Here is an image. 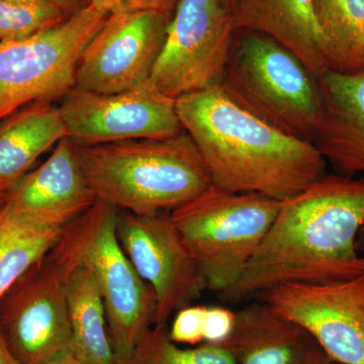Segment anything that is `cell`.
<instances>
[{
  "label": "cell",
  "instance_id": "6da1fadb",
  "mask_svg": "<svg viewBox=\"0 0 364 364\" xmlns=\"http://www.w3.org/2000/svg\"><path fill=\"white\" fill-rule=\"evenodd\" d=\"M364 227V178L326 174L282 200L279 214L228 304L258 298L284 284H329L364 275L358 237Z\"/></svg>",
  "mask_w": 364,
  "mask_h": 364
},
{
  "label": "cell",
  "instance_id": "7a4b0ae2",
  "mask_svg": "<svg viewBox=\"0 0 364 364\" xmlns=\"http://www.w3.org/2000/svg\"><path fill=\"white\" fill-rule=\"evenodd\" d=\"M176 111L213 184L224 191L282 202L327 174L315 144L242 109L221 85L176 98Z\"/></svg>",
  "mask_w": 364,
  "mask_h": 364
},
{
  "label": "cell",
  "instance_id": "3957f363",
  "mask_svg": "<svg viewBox=\"0 0 364 364\" xmlns=\"http://www.w3.org/2000/svg\"><path fill=\"white\" fill-rule=\"evenodd\" d=\"M81 171L98 200L139 215L173 210L212 186L191 136L76 146Z\"/></svg>",
  "mask_w": 364,
  "mask_h": 364
},
{
  "label": "cell",
  "instance_id": "277c9868",
  "mask_svg": "<svg viewBox=\"0 0 364 364\" xmlns=\"http://www.w3.org/2000/svg\"><path fill=\"white\" fill-rule=\"evenodd\" d=\"M92 221L91 205L0 298V330L21 364H50L72 354L69 279L82 263Z\"/></svg>",
  "mask_w": 364,
  "mask_h": 364
},
{
  "label": "cell",
  "instance_id": "5b68a950",
  "mask_svg": "<svg viewBox=\"0 0 364 364\" xmlns=\"http://www.w3.org/2000/svg\"><path fill=\"white\" fill-rule=\"evenodd\" d=\"M221 86L242 109L287 135L314 143L322 114L318 79L277 41L236 31Z\"/></svg>",
  "mask_w": 364,
  "mask_h": 364
},
{
  "label": "cell",
  "instance_id": "8992f818",
  "mask_svg": "<svg viewBox=\"0 0 364 364\" xmlns=\"http://www.w3.org/2000/svg\"><path fill=\"white\" fill-rule=\"evenodd\" d=\"M280 200L212 186L170 212L205 279L222 294L241 279L279 214Z\"/></svg>",
  "mask_w": 364,
  "mask_h": 364
},
{
  "label": "cell",
  "instance_id": "52a82bcc",
  "mask_svg": "<svg viewBox=\"0 0 364 364\" xmlns=\"http://www.w3.org/2000/svg\"><path fill=\"white\" fill-rule=\"evenodd\" d=\"M109 13L88 4L59 25L0 44V122L26 105L65 97L81 55Z\"/></svg>",
  "mask_w": 364,
  "mask_h": 364
},
{
  "label": "cell",
  "instance_id": "ba28073f",
  "mask_svg": "<svg viewBox=\"0 0 364 364\" xmlns=\"http://www.w3.org/2000/svg\"><path fill=\"white\" fill-rule=\"evenodd\" d=\"M236 31L224 0H179L151 80L176 100L221 85Z\"/></svg>",
  "mask_w": 364,
  "mask_h": 364
},
{
  "label": "cell",
  "instance_id": "9c48e42d",
  "mask_svg": "<svg viewBox=\"0 0 364 364\" xmlns=\"http://www.w3.org/2000/svg\"><path fill=\"white\" fill-rule=\"evenodd\" d=\"M58 109L68 138L76 146L158 140L183 131L176 98L164 95L151 79L114 95L74 87Z\"/></svg>",
  "mask_w": 364,
  "mask_h": 364
},
{
  "label": "cell",
  "instance_id": "30bf717a",
  "mask_svg": "<svg viewBox=\"0 0 364 364\" xmlns=\"http://www.w3.org/2000/svg\"><path fill=\"white\" fill-rule=\"evenodd\" d=\"M82 263L97 277L117 359L128 355L156 323V296L124 252L116 232L117 208L95 200Z\"/></svg>",
  "mask_w": 364,
  "mask_h": 364
},
{
  "label": "cell",
  "instance_id": "8fae6325",
  "mask_svg": "<svg viewBox=\"0 0 364 364\" xmlns=\"http://www.w3.org/2000/svg\"><path fill=\"white\" fill-rule=\"evenodd\" d=\"M116 232L127 257L156 296L155 325L167 324L207 289L202 270L169 215L117 210Z\"/></svg>",
  "mask_w": 364,
  "mask_h": 364
},
{
  "label": "cell",
  "instance_id": "7c38bea8",
  "mask_svg": "<svg viewBox=\"0 0 364 364\" xmlns=\"http://www.w3.org/2000/svg\"><path fill=\"white\" fill-rule=\"evenodd\" d=\"M172 14L153 11L109 14L81 55L75 87L114 95L149 80Z\"/></svg>",
  "mask_w": 364,
  "mask_h": 364
},
{
  "label": "cell",
  "instance_id": "4fadbf2b",
  "mask_svg": "<svg viewBox=\"0 0 364 364\" xmlns=\"http://www.w3.org/2000/svg\"><path fill=\"white\" fill-rule=\"evenodd\" d=\"M259 301L306 330L337 364H364V275L329 284H284Z\"/></svg>",
  "mask_w": 364,
  "mask_h": 364
},
{
  "label": "cell",
  "instance_id": "5bb4252c",
  "mask_svg": "<svg viewBox=\"0 0 364 364\" xmlns=\"http://www.w3.org/2000/svg\"><path fill=\"white\" fill-rule=\"evenodd\" d=\"M322 114L314 144L337 170L364 174V71H325L318 78Z\"/></svg>",
  "mask_w": 364,
  "mask_h": 364
},
{
  "label": "cell",
  "instance_id": "9a60e30c",
  "mask_svg": "<svg viewBox=\"0 0 364 364\" xmlns=\"http://www.w3.org/2000/svg\"><path fill=\"white\" fill-rule=\"evenodd\" d=\"M224 344L238 364H337L306 330L261 301L237 312L236 327Z\"/></svg>",
  "mask_w": 364,
  "mask_h": 364
},
{
  "label": "cell",
  "instance_id": "2e32d148",
  "mask_svg": "<svg viewBox=\"0 0 364 364\" xmlns=\"http://www.w3.org/2000/svg\"><path fill=\"white\" fill-rule=\"evenodd\" d=\"M95 200L81 171L75 145L64 138L39 168L28 172L7 191L6 205L21 214L81 215Z\"/></svg>",
  "mask_w": 364,
  "mask_h": 364
},
{
  "label": "cell",
  "instance_id": "e0dca14e",
  "mask_svg": "<svg viewBox=\"0 0 364 364\" xmlns=\"http://www.w3.org/2000/svg\"><path fill=\"white\" fill-rule=\"evenodd\" d=\"M233 16L237 31L260 33L277 41L316 78L329 70L313 0H237Z\"/></svg>",
  "mask_w": 364,
  "mask_h": 364
},
{
  "label": "cell",
  "instance_id": "ac0fdd59",
  "mask_svg": "<svg viewBox=\"0 0 364 364\" xmlns=\"http://www.w3.org/2000/svg\"><path fill=\"white\" fill-rule=\"evenodd\" d=\"M68 133L59 109L26 105L0 122V193H7L48 149Z\"/></svg>",
  "mask_w": 364,
  "mask_h": 364
},
{
  "label": "cell",
  "instance_id": "d6986e66",
  "mask_svg": "<svg viewBox=\"0 0 364 364\" xmlns=\"http://www.w3.org/2000/svg\"><path fill=\"white\" fill-rule=\"evenodd\" d=\"M79 215L21 214L4 203L0 210V298L54 247Z\"/></svg>",
  "mask_w": 364,
  "mask_h": 364
},
{
  "label": "cell",
  "instance_id": "ffe728a7",
  "mask_svg": "<svg viewBox=\"0 0 364 364\" xmlns=\"http://www.w3.org/2000/svg\"><path fill=\"white\" fill-rule=\"evenodd\" d=\"M67 301L72 355L87 364H117L102 291L83 263L72 272Z\"/></svg>",
  "mask_w": 364,
  "mask_h": 364
},
{
  "label": "cell",
  "instance_id": "44dd1931",
  "mask_svg": "<svg viewBox=\"0 0 364 364\" xmlns=\"http://www.w3.org/2000/svg\"><path fill=\"white\" fill-rule=\"evenodd\" d=\"M331 70L364 71V0H313Z\"/></svg>",
  "mask_w": 364,
  "mask_h": 364
},
{
  "label": "cell",
  "instance_id": "7402d4cb",
  "mask_svg": "<svg viewBox=\"0 0 364 364\" xmlns=\"http://www.w3.org/2000/svg\"><path fill=\"white\" fill-rule=\"evenodd\" d=\"M117 364H238L225 344L203 343L181 348L169 337L167 324L154 325L136 342L133 350Z\"/></svg>",
  "mask_w": 364,
  "mask_h": 364
},
{
  "label": "cell",
  "instance_id": "603a6c76",
  "mask_svg": "<svg viewBox=\"0 0 364 364\" xmlns=\"http://www.w3.org/2000/svg\"><path fill=\"white\" fill-rule=\"evenodd\" d=\"M68 14L48 0H0V44L26 39L61 23Z\"/></svg>",
  "mask_w": 364,
  "mask_h": 364
},
{
  "label": "cell",
  "instance_id": "cb8c5ba5",
  "mask_svg": "<svg viewBox=\"0 0 364 364\" xmlns=\"http://www.w3.org/2000/svg\"><path fill=\"white\" fill-rule=\"evenodd\" d=\"M205 306H188L176 313L169 337L174 343L198 345L203 342L205 329Z\"/></svg>",
  "mask_w": 364,
  "mask_h": 364
},
{
  "label": "cell",
  "instance_id": "d4e9b609",
  "mask_svg": "<svg viewBox=\"0 0 364 364\" xmlns=\"http://www.w3.org/2000/svg\"><path fill=\"white\" fill-rule=\"evenodd\" d=\"M237 312L224 306H207L203 329V343L224 344L233 334Z\"/></svg>",
  "mask_w": 364,
  "mask_h": 364
},
{
  "label": "cell",
  "instance_id": "484cf974",
  "mask_svg": "<svg viewBox=\"0 0 364 364\" xmlns=\"http://www.w3.org/2000/svg\"><path fill=\"white\" fill-rule=\"evenodd\" d=\"M179 0H97L92 6L100 7L109 14L124 11H153L173 14Z\"/></svg>",
  "mask_w": 364,
  "mask_h": 364
},
{
  "label": "cell",
  "instance_id": "4316f807",
  "mask_svg": "<svg viewBox=\"0 0 364 364\" xmlns=\"http://www.w3.org/2000/svg\"><path fill=\"white\" fill-rule=\"evenodd\" d=\"M0 364H21L7 345L0 330Z\"/></svg>",
  "mask_w": 364,
  "mask_h": 364
},
{
  "label": "cell",
  "instance_id": "83f0119b",
  "mask_svg": "<svg viewBox=\"0 0 364 364\" xmlns=\"http://www.w3.org/2000/svg\"><path fill=\"white\" fill-rule=\"evenodd\" d=\"M48 1L52 2L53 4L60 7V9H63L65 13H75L76 11H78L77 4L79 0H48Z\"/></svg>",
  "mask_w": 364,
  "mask_h": 364
},
{
  "label": "cell",
  "instance_id": "f1b7e54d",
  "mask_svg": "<svg viewBox=\"0 0 364 364\" xmlns=\"http://www.w3.org/2000/svg\"><path fill=\"white\" fill-rule=\"evenodd\" d=\"M50 364H87L83 363V361L79 360L78 358H76L75 356L72 355V354H68V355L64 356V358H61L57 359V360L53 361L52 363Z\"/></svg>",
  "mask_w": 364,
  "mask_h": 364
},
{
  "label": "cell",
  "instance_id": "f546056e",
  "mask_svg": "<svg viewBox=\"0 0 364 364\" xmlns=\"http://www.w3.org/2000/svg\"><path fill=\"white\" fill-rule=\"evenodd\" d=\"M6 193H0V210L4 208V203H6Z\"/></svg>",
  "mask_w": 364,
  "mask_h": 364
},
{
  "label": "cell",
  "instance_id": "4dcf8cb0",
  "mask_svg": "<svg viewBox=\"0 0 364 364\" xmlns=\"http://www.w3.org/2000/svg\"><path fill=\"white\" fill-rule=\"evenodd\" d=\"M225 2H226L227 6L230 7V9L233 11L235 4H236L237 0H224Z\"/></svg>",
  "mask_w": 364,
  "mask_h": 364
},
{
  "label": "cell",
  "instance_id": "1f68e13d",
  "mask_svg": "<svg viewBox=\"0 0 364 364\" xmlns=\"http://www.w3.org/2000/svg\"><path fill=\"white\" fill-rule=\"evenodd\" d=\"M4 1H37V0H4Z\"/></svg>",
  "mask_w": 364,
  "mask_h": 364
},
{
  "label": "cell",
  "instance_id": "d6a6232c",
  "mask_svg": "<svg viewBox=\"0 0 364 364\" xmlns=\"http://www.w3.org/2000/svg\"><path fill=\"white\" fill-rule=\"evenodd\" d=\"M97 0H90V4H97Z\"/></svg>",
  "mask_w": 364,
  "mask_h": 364
},
{
  "label": "cell",
  "instance_id": "836d02e7",
  "mask_svg": "<svg viewBox=\"0 0 364 364\" xmlns=\"http://www.w3.org/2000/svg\"><path fill=\"white\" fill-rule=\"evenodd\" d=\"M363 230H364V227H363ZM363 256H364V255H363Z\"/></svg>",
  "mask_w": 364,
  "mask_h": 364
}]
</instances>
